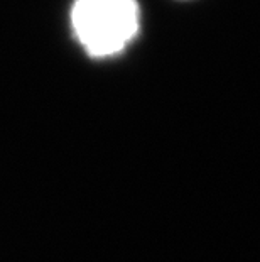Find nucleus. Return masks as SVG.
<instances>
[{"label": "nucleus", "instance_id": "f257e3e1", "mask_svg": "<svg viewBox=\"0 0 260 262\" xmlns=\"http://www.w3.org/2000/svg\"><path fill=\"white\" fill-rule=\"evenodd\" d=\"M140 9L137 0H75L71 29L91 58L122 53L137 37Z\"/></svg>", "mask_w": 260, "mask_h": 262}]
</instances>
